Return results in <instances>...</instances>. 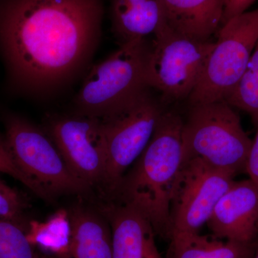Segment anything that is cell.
Returning <instances> with one entry per match:
<instances>
[{
	"mask_svg": "<svg viewBox=\"0 0 258 258\" xmlns=\"http://www.w3.org/2000/svg\"><path fill=\"white\" fill-rule=\"evenodd\" d=\"M25 226L0 217V258H36Z\"/></svg>",
	"mask_w": 258,
	"mask_h": 258,
	"instance_id": "19",
	"label": "cell"
},
{
	"mask_svg": "<svg viewBox=\"0 0 258 258\" xmlns=\"http://www.w3.org/2000/svg\"><path fill=\"white\" fill-rule=\"evenodd\" d=\"M252 143L227 102L190 106L183 122V161L196 158L235 176L245 171Z\"/></svg>",
	"mask_w": 258,
	"mask_h": 258,
	"instance_id": "4",
	"label": "cell"
},
{
	"mask_svg": "<svg viewBox=\"0 0 258 258\" xmlns=\"http://www.w3.org/2000/svg\"><path fill=\"white\" fill-rule=\"evenodd\" d=\"M5 139L15 164L47 200L87 193L91 186L75 176L45 131L20 115H4Z\"/></svg>",
	"mask_w": 258,
	"mask_h": 258,
	"instance_id": "5",
	"label": "cell"
},
{
	"mask_svg": "<svg viewBox=\"0 0 258 258\" xmlns=\"http://www.w3.org/2000/svg\"><path fill=\"white\" fill-rule=\"evenodd\" d=\"M164 110L150 91L132 105L101 120L106 154L103 186L117 192L125 171L150 142Z\"/></svg>",
	"mask_w": 258,
	"mask_h": 258,
	"instance_id": "8",
	"label": "cell"
},
{
	"mask_svg": "<svg viewBox=\"0 0 258 258\" xmlns=\"http://www.w3.org/2000/svg\"><path fill=\"white\" fill-rule=\"evenodd\" d=\"M28 208L25 196L0 179V217L25 226L24 215Z\"/></svg>",
	"mask_w": 258,
	"mask_h": 258,
	"instance_id": "20",
	"label": "cell"
},
{
	"mask_svg": "<svg viewBox=\"0 0 258 258\" xmlns=\"http://www.w3.org/2000/svg\"><path fill=\"white\" fill-rule=\"evenodd\" d=\"M254 258H258V237L257 240H256L255 253H254Z\"/></svg>",
	"mask_w": 258,
	"mask_h": 258,
	"instance_id": "24",
	"label": "cell"
},
{
	"mask_svg": "<svg viewBox=\"0 0 258 258\" xmlns=\"http://www.w3.org/2000/svg\"><path fill=\"white\" fill-rule=\"evenodd\" d=\"M257 0H224L222 25L230 19L247 12Z\"/></svg>",
	"mask_w": 258,
	"mask_h": 258,
	"instance_id": "22",
	"label": "cell"
},
{
	"mask_svg": "<svg viewBox=\"0 0 258 258\" xmlns=\"http://www.w3.org/2000/svg\"><path fill=\"white\" fill-rule=\"evenodd\" d=\"M36 258H56V257H47V256H40L39 254H37Z\"/></svg>",
	"mask_w": 258,
	"mask_h": 258,
	"instance_id": "25",
	"label": "cell"
},
{
	"mask_svg": "<svg viewBox=\"0 0 258 258\" xmlns=\"http://www.w3.org/2000/svg\"><path fill=\"white\" fill-rule=\"evenodd\" d=\"M183 122L179 113L164 110L150 142L117 191L123 203L147 217L157 235L169 241L171 198L183 162Z\"/></svg>",
	"mask_w": 258,
	"mask_h": 258,
	"instance_id": "2",
	"label": "cell"
},
{
	"mask_svg": "<svg viewBox=\"0 0 258 258\" xmlns=\"http://www.w3.org/2000/svg\"><path fill=\"white\" fill-rule=\"evenodd\" d=\"M208 225L222 240L254 242L258 237V186L250 179L233 181L220 199Z\"/></svg>",
	"mask_w": 258,
	"mask_h": 258,
	"instance_id": "11",
	"label": "cell"
},
{
	"mask_svg": "<svg viewBox=\"0 0 258 258\" xmlns=\"http://www.w3.org/2000/svg\"><path fill=\"white\" fill-rule=\"evenodd\" d=\"M149 47L146 39L123 44L93 66L75 98L76 114L108 118L150 91L146 79Z\"/></svg>",
	"mask_w": 258,
	"mask_h": 258,
	"instance_id": "3",
	"label": "cell"
},
{
	"mask_svg": "<svg viewBox=\"0 0 258 258\" xmlns=\"http://www.w3.org/2000/svg\"><path fill=\"white\" fill-rule=\"evenodd\" d=\"M215 42L181 35L166 26L154 35L146 62L150 89L166 103L189 98L198 86Z\"/></svg>",
	"mask_w": 258,
	"mask_h": 258,
	"instance_id": "6",
	"label": "cell"
},
{
	"mask_svg": "<svg viewBox=\"0 0 258 258\" xmlns=\"http://www.w3.org/2000/svg\"><path fill=\"white\" fill-rule=\"evenodd\" d=\"M217 34L201 79L188 98L190 106L225 101L230 96L258 40V8L230 19Z\"/></svg>",
	"mask_w": 258,
	"mask_h": 258,
	"instance_id": "7",
	"label": "cell"
},
{
	"mask_svg": "<svg viewBox=\"0 0 258 258\" xmlns=\"http://www.w3.org/2000/svg\"><path fill=\"white\" fill-rule=\"evenodd\" d=\"M30 225L28 237L32 245L50 251L55 257L66 253L71 238L69 213L60 210L45 222H32Z\"/></svg>",
	"mask_w": 258,
	"mask_h": 258,
	"instance_id": "17",
	"label": "cell"
},
{
	"mask_svg": "<svg viewBox=\"0 0 258 258\" xmlns=\"http://www.w3.org/2000/svg\"><path fill=\"white\" fill-rule=\"evenodd\" d=\"M255 138L252 141L249 150L245 171L249 174V179L258 186V125Z\"/></svg>",
	"mask_w": 258,
	"mask_h": 258,
	"instance_id": "23",
	"label": "cell"
},
{
	"mask_svg": "<svg viewBox=\"0 0 258 258\" xmlns=\"http://www.w3.org/2000/svg\"><path fill=\"white\" fill-rule=\"evenodd\" d=\"M103 212L111 226L112 258H162L152 224L138 210L122 203Z\"/></svg>",
	"mask_w": 258,
	"mask_h": 258,
	"instance_id": "12",
	"label": "cell"
},
{
	"mask_svg": "<svg viewBox=\"0 0 258 258\" xmlns=\"http://www.w3.org/2000/svg\"><path fill=\"white\" fill-rule=\"evenodd\" d=\"M69 217V247L63 255L56 258H112L111 226L103 214L76 206Z\"/></svg>",
	"mask_w": 258,
	"mask_h": 258,
	"instance_id": "15",
	"label": "cell"
},
{
	"mask_svg": "<svg viewBox=\"0 0 258 258\" xmlns=\"http://www.w3.org/2000/svg\"><path fill=\"white\" fill-rule=\"evenodd\" d=\"M168 26L174 31L208 41L222 25L224 0H161Z\"/></svg>",
	"mask_w": 258,
	"mask_h": 258,
	"instance_id": "14",
	"label": "cell"
},
{
	"mask_svg": "<svg viewBox=\"0 0 258 258\" xmlns=\"http://www.w3.org/2000/svg\"><path fill=\"white\" fill-rule=\"evenodd\" d=\"M233 178L196 158L183 161L171 198L173 233L198 232L208 223L217 203L233 183Z\"/></svg>",
	"mask_w": 258,
	"mask_h": 258,
	"instance_id": "9",
	"label": "cell"
},
{
	"mask_svg": "<svg viewBox=\"0 0 258 258\" xmlns=\"http://www.w3.org/2000/svg\"><path fill=\"white\" fill-rule=\"evenodd\" d=\"M225 101L248 113L258 125V40L242 78Z\"/></svg>",
	"mask_w": 258,
	"mask_h": 258,
	"instance_id": "18",
	"label": "cell"
},
{
	"mask_svg": "<svg viewBox=\"0 0 258 258\" xmlns=\"http://www.w3.org/2000/svg\"><path fill=\"white\" fill-rule=\"evenodd\" d=\"M111 23L120 45L156 35L168 25L161 0H112Z\"/></svg>",
	"mask_w": 258,
	"mask_h": 258,
	"instance_id": "13",
	"label": "cell"
},
{
	"mask_svg": "<svg viewBox=\"0 0 258 258\" xmlns=\"http://www.w3.org/2000/svg\"><path fill=\"white\" fill-rule=\"evenodd\" d=\"M101 0H1L0 54L19 91L45 96L74 82L99 42Z\"/></svg>",
	"mask_w": 258,
	"mask_h": 258,
	"instance_id": "1",
	"label": "cell"
},
{
	"mask_svg": "<svg viewBox=\"0 0 258 258\" xmlns=\"http://www.w3.org/2000/svg\"><path fill=\"white\" fill-rule=\"evenodd\" d=\"M255 249L256 241H223L198 232H174L167 258H254Z\"/></svg>",
	"mask_w": 258,
	"mask_h": 258,
	"instance_id": "16",
	"label": "cell"
},
{
	"mask_svg": "<svg viewBox=\"0 0 258 258\" xmlns=\"http://www.w3.org/2000/svg\"><path fill=\"white\" fill-rule=\"evenodd\" d=\"M45 131L75 176L91 186L103 185L106 154L100 118L78 114L51 117Z\"/></svg>",
	"mask_w": 258,
	"mask_h": 258,
	"instance_id": "10",
	"label": "cell"
},
{
	"mask_svg": "<svg viewBox=\"0 0 258 258\" xmlns=\"http://www.w3.org/2000/svg\"><path fill=\"white\" fill-rule=\"evenodd\" d=\"M0 174H8V175L12 176L25 185L30 191L35 193L40 198L48 200L45 194L42 192L41 190L39 189L31 180L27 177L19 169L12 157L5 137H1V136H0Z\"/></svg>",
	"mask_w": 258,
	"mask_h": 258,
	"instance_id": "21",
	"label": "cell"
}]
</instances>
